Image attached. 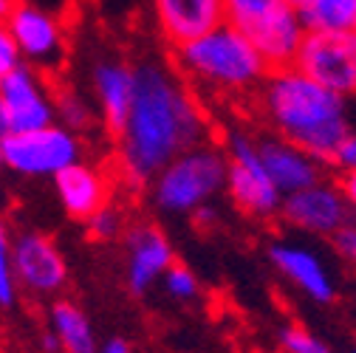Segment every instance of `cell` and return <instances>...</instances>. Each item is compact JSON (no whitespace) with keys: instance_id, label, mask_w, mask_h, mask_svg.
Listing matches in <instances>:
<instances>
[{"instance_id":"obj_1","label":"cell","mask_w":356,"mask_h":353,"mask_svg":"<svg viewBox=\"0 0 356 353\" xmlns=\"http://www.w3.org/2000/svg\"><path fill=\"white\" fill-rule=\"evenodd\" d=\"M209 122L190 82L175 68L136 65V99L119 142V172L130 187H147L181 153L207 145Z\"/></svg>"},{"instance_id":"obj_2","label":"cell","mask_w":356,"mask_h":353,"mask_svg":"<svg viewBox=\"0 0 356 353\" xmlns=\"http://www.w3.org/2000/svg\"><path fill=\"white\" fill-rule=\"evenodd\" d=\"M257 110L275 136L291 142L314 161H334L350 133L348 99L323 88L294 65L275 68L257 91Z\"/></svg>"},{"instance_id":"obj_3","label":"cell","mask_w":356,"mask_h":353,"mask_svg":"<svg viewBox=\"0 0 356 353\" xmlns=\"http://www.w3.org/2000/svg\"><path fill=\"white\" fill-rule=\"evenodd\" d=\"M172 68L190 85H198L218 97H246L257 94L266 76L272 74L269 63L229 23H220L209 34L172 49Z\"/></svg>"},{"instance_id":"obj_4","label":"cell","mask_w":356,"mask_h":353,"mask_svg":"<svg viewBox=\"0 0 356 353\" xmlns=\"http://www.w3.org/2000/svg\"><path fill=\"white\" fill-rule=\"evenodd\" d=\"M229 158L215 145H198L172 158L153 181V204L167 215H195L227 190Z\"/></svg>"},{"instance_id":"obj_5","label":"cell","mask_w":356,"mask_h":353,"mask_svg":"<svg viewBox=\"0 0 356 353\" xmlns=\"http://www.w3.org/2000/svg\"><path fill=\"white\" fill-rule=\"evenodd\" d=\"M224 23L249 37L272 71L294 65L308 34L289 0H224Z\"/></svg>"},{"instance_id":"obj_6","label":"cell","mask_w":356,"mask_h":353,"mask_svg":"<svg viewBox=\"0 0 356 353\" xmlns=\"http://www.w3.org/2000/svg\"><path fill=\"white\" fill-rule=\"evenodd\" d=\"M224 153L229 158L227 175V192L232 204L254 217H272L280 215L283 195L275 187L269 170L263 164L257 139H252L243 130H229L224 139Z\"/></svg>"},{"instance_id":"obj_7","label":"cell","mask_w":356,"mask_h":353,"mask_svg":"<svg viewBox=\"0 0 356 353\" xmlns=\"http://www.w3.org/2000/svg\"><path fill=\"white\" fill-rule=\"evenodd\" d=\"M82 147L76 133L63 124H51L31 133H9L3 136V161L12 172L29 179H57L74 164H79Z\"/></svg>"},{"instance_id":"obj_8","label":"cell","mask_w":356,"mask_h":353,"mask_svg":"<svg viewBox=\"0 0 356 353\" xmlns=\"http://www.w3.org/2000/svg\"><path fill=\"white\" fill-rule=\"evenodd\" d=\"M294 68L345 99L356 97V34L308 31Z\"/></svg>"},{"instance_id":"obj_9","label":"cell","mask_w":356,"mask_h":353,"mask_svg":"<svg viewBox=\"0 0 356 353\" xmlns=\"http://www.w3.org/2000/svg\"><path fill=\"white\" fill-rule=\"evenodd\" d=\"M0 99L12 133H31L57 124V94H51V88L29 65H20L0 79Z\"/></svg>"},{"instance_id":"obj_10","label":"cell","mask_w":356,"mask_h":353,"mask_svg":"<svg viewBox=\"0 0 356 353\" xmlns=\"http://www.w3.org/2000/svg\"><path fill=\"white\" fill-rule=\"evenodd\" d=\"M350 212L353 209L342 190L328 181H317L294 195H286L280 206V217L291 229L323 238H334L345 224H350Z\"/></svg>"},{"instance_id":"obj_11","label":"cell","mask_w":356,"mask_h":353,"mask_svg":"<svg viewBox=\"0 0 356 353\" xmlns=\"http://www.w3.org/2000/svg\"><path fill=\"white\" fill-rule=\"evenodd\" d=\"M15 277L20 288L37 297L57 294L68 280L65 257L49 235L23 232L15 238Z\"/></svg>"},{"instance_id":"obj_12","label":"cell","mask_w":356,"mask_h":353,"mask_svg":"<svg viewBox=\"0 0 356 353\" xmlns=\"http://www.w3.org/2000/svg\"><path fill=\"white\" fill-rule=\"evenodd\" d=\"M269 260L272 266L294 286L300 288L308 299H314L320 305H331L337 299V283L328 272V266L323 263V257L300 243H272L269 246Z\"/></svg>"},{"instance_id":"obj_13","label":"cell","mask_w":356,"mask_h":353,"mask_svg":"<svg viewBox=\"0 0 356 353\" xmlns=\"http://www.w3.org/2000/svg\"><path fill=\"white\" fill-rule=\"evenodd\" d=\"M161 37L172 49L209 34L224 23V0H150Z\"/></svg>"},{"instance_id":"obj_14","label":"cell","mask_w":356,"mask_h":353,"mask_svg":"<svg viewBox=\"0 0 356 353\" xmlns=\"http://www.w3.org/2000/svg\"><path fill=\"white\" fill-rule=\"evenodd\" d=\"M127 286L142 297L147 294L175 263V252L159 227L142 224L127 232Z\"/></svg>"},{"instance_id":"obj_15","label":"cell","mask_w":356,"mask_h":353,"mask_svg":"<svg viewBox=\"0 0 356 353\" xmlns=\"http://www.w3.org/2000/svg\"><path fill=\"white\" fill-rule=\"evenodd\" d=\"M91 82L108 136L119 139L136 99V68L122 60H99L91 71Z\"/></svg>"},{"instance_id":"obj_16","label":"cell","mask_w":356,"mask_h":353,"mask_svg":"<svg viewBox=\"0 0 356 353\" xmlns=\"http://www.w3.org/2000/svg\"><path fill=\"white\" fill-rule=\"evenodd\" d=\"M6 26L20 49V57L37 65H54L63 57V28L54 15L34 3H17Z\"/></svg>"},{"instance_id":"obj_17","label":"cell","mask_w":356,"mask_h":353,"mask_svg":"<svg viewBox=\"0 0 356 353\" xmlns=\"http://www.w3.org/2000/svg\"><path fill=\"white\" fill-rule=\"evenodd\" d=\"M257 147H260L266 170H269L272 181L283 198L323 181V164L314 161L308 153H302L300 147H294L291 142L272 133V136H260Z\"/></svg>"},{"instance_id":"obj_18","label":"cell","mask_w":356,"mask_h":353,"mask_svg":"<svg viewBox=\"0 0 356 353\" xmlns=\"http://www.w3.org/2000/svg\"><path fill=\"white\" fill-rule=\"evenodd\" d=\"M54 187H57V198H60L63 209L76 220H88L102 206H108L111 190H108L105 175L85 161L63 170L54 179Z\"/></svg>"},{"instance_id":"obj_19","label":"cell","mask_w":356,"mask_h":353,"mask_svg":"<svg viewBox=\"0 0 356 353\" xmlns=\"http://www.w3.org/2000/svg\"><path fill=\"white\" fill-rule=\"evenodd\" d=\"M49 328L57 334L63 353H99L91 320L71 299H57L49 311Z\"/></svg>"},{"instance_id":"obj_20","label":"cell","mask_w":356,"mask_h":353,"mask_svg":"<svg viewBox=\"0 0 356 353\" xmlns=\"http://www.w3.org/2000/svg\"><path fill=\"white\" fill-rule=\"evenodd\" d=\"M297 12L305 31H320V34L356 31V0H302Z\"/></svg>"},{"instance_id":"obj_21","label":"cell","mask_w":356,"mask_h":353,"mask_svg":"<svg viewBox=\"0 0 356 353\" xmlns=\"http://www.w3.org/2000/svg\"><path fill=\"white\" fill-rule=\"evenodd\" d=\"M94 119V110L82 99V94L76 91H57V122L71 130V133H79V130H88Z\"/></svg>"},{"instance_id":"obj_22","label":"cell","mask_w":356,"mask_h":353,"mask_svg":"<svg viewBox=\"0 0 356 353\" xmlns=\"http://www.w3.org/2000/svg\"><path fill=\"white\" fill-rule=\"evenodd\" d=\"M17 277H15V240L9 238L6 224L0 220V308H12L17 299Z\"/></svg>"},{"instance_id":"obj_23","label":"cell","mask_w":356,"mask_h":353,"mask_svg":"<svg viewBox=\"0 0 356 353\" xmlns=\"http://www.w3.org/2000/svg\"><path fill=\"white\" fill-rule=\"evenodd\" d=\"M277 342L283 353H334L323 339H317L314 334L300 325H283L277 334Z\"/></svg>"},{"instance_id":"obj_24","label":"cell","mask_w":356,"mask_h":353,"mask_svg":"<svg viewBox=\"0 0 356 353\" xmlns=\"http://www.w3.org/2000/svg\"><path fill=\"white\" fill-rule=\"evenodd\" d=\"M161 283H164V291L172 299L187 302V299L198 297V277H195V272L190 266H184V263H172L170 272L161 277Z\"/></svg>"},{"instance_id":"obj_25","label":"cell","mask_w":356,"mask_h":353,"mask_svg":"<svg viewBox=\"0 0 356 353\" xmlns=\"http://www.w3.org/2000/svg\"><path fill=\"white\" fill-rule=\"evenodd\" d=\"M85 227H88V235H91L94 240H113L116 235L124 232V217H122L119 209L102 206L94 217L85 220Z\"/></svg>"},{"instance_id":"obj_26","label":"cell","mask_w":356,"mask_h":353,"mask_svg":"<svg viewBox=\"0 0 356 353\" xmlns=\"http://www.w3.org/2000/svg\"><path fill=\"white\" fill-rule=\"evenodd\" d=\"M20 49H17V42L6 26V20H0V79H3L6 74H12L15 68H20Z\"/></svg>"},{"instance_id":"obj_27","label":"cell","mask_w":356,"mask_h":353,"mask_svg":"<svg viewBox=\"0 0 356 353\" xmlns=\"http://www.w3.org/2000/svg\"><path fill=\"white\" fill-rule=\"evenodd\" d=\"M331 246H334L337 257H342L345 263L356 266V220L345 224V227L331 238Z\"/></svg>"},{"instance_id":"obj_28","label":"cell","mask_w":356,"mask_h":353,"mask_svg":"<svg viewBox=\"0 0 356 353\" xmlns=\"http://www.w3.org/2000/svg\"><path fill=\"white\" fill-rule=\"evenodd\" d=\"M331 167L339 170L342 175H345V172H356V127H350V133H348L345 142L339 145V150H337Z\"/></svg>"},{"instance_id":"obj_29","label":"cell","mask_w":356,"mask_h":353,"mask_svg":"<svg viewBox=\"0 0 356 353\" xmlns=\"http://www.w3.org/2000/svg\"><path fill=\"white\" fill-rule=\"evenodd\" d=\"M339 190L345 195V201L350 204V209L356 212V172H345L342 181H339Z\"/></svg>"},{"instance_id":"obj_30","label":"cell","mask_w":356,"mask_h":353,"mask_svg":"<svg viewBox=\"0 0 356 353\" xmlns=\"http://www.w3.org/2000/svg\"><path fill=\"white\" fill-rule=\"evenodd\" d=\"M40 347H42V353H63V345H60V339L51 328L40 336Z\"/></svg>"},{"instance_id":"obj_31","label":"cell","mask_w":356,"mask_h":353,"mask_svg":"<svg viewBox=\"0 0 356 353\" xmlns=\"http://www.w3.org/2000/svg\"><path fill=\"white\" fill-rule=\"evenodd\" d=\"M193 217H195V224H198L201 229H207V227H212V224H215L218 212H215V206H209V204H207V206H201V209H198Z\"/></svg>"},{"instance_id":"obj_32","label":"cell","mask_w":356,"mask_h":353,"mask_svg":"<svg viewBox=\"0 0 356 353\" xmlns=\"http://www.w3.org/2000/svg\"><path fill=\"white\" fill-rule=\"evenodd\" d=\"M99 353H133V350H130V345H127L124 339H108V342L99 347Z\"/></svg>"},{"instance_id":"obj_33","label":"cell","mask_w":356,"mask_h":353,"mask_svg":"<svg viewBox=\"0 0 356 353\" xmlns=\"http://www.w3.org/2000/svg\"><path fill=\"white\" fill-rule=\"evenodd\" d=\"M12 127H9V116H6V108H3V99H0V139L9 136Z\"/></svg>"},{"instance_id":"obj_34","label":"cell","mask_w":356,"mask_h":353,"mask_svg":"<svg viewBox=\"0 0 356 353\" xmlns=\"http://www.w3.org/2000/svg\"><path fill=\"white\" fill-rule=\"evenodd\" d=\"M17 3L15 0H0V20H6L9 15H12V9H15Z\"/></svg>"},{"instance_id":"obj_35","label":"cell","mask_w":356,"mask_h":353,"mask_svg":"<svg viewBox=\"0 0 356 353\" xmlns=\"http://www.w3.org/2000/svg\"><path fill=\"white\" fill-rule=\"evenodd\" d=\"M0 167H6V161H3V139H0Z\"/></svg>"},{"instance_id":"obj_36","label":"cell","mask_w":356,"mask_h":353,"mask_svg":"<svg viewBox=\"0 0 356 353\" xmlns=\"http://www.w3.org/2000/svg\"><path fill=\"white\" fill-rule=\"evenodd\" d=\"M289 3H294V6H300V3H302V0H289Z\"/></svg>"},{"instance_id":"obj_37","label":"cell","mask_w":356,"mask_h":353,"mask_svg":"<svg viewBox=\"0 0 356 353\" xmlns=\"http://www.w3.org/2000/svg\"><path fill=\"white\" fill-rule=\"evenodd\" d=\"M350 353H356V347H353V350H350Z\"/></svg>"},{"instance_id":"obj_38","label":"cell","mask_w":356,"mask_h":353,"mask_svg":"<svg viewBox=\"0 0 356 353\" xmlns=\"http://www.w3.org/2000/svg\"><path fill=\"white\" fill-rule=\"evenodd\" d=\"M353 34H356V31H353Z\"/></svg>"}]
</instances>
